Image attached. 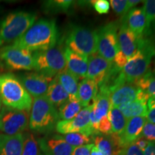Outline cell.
<instances>
[{
  "instance_id": "obj_48",
  "label": "cell",
  "mask_w": 155,
  "mask_h": 155,
  "mask_svg": "<svg viewBox=\"0 0 155 155\" xmlns=\"http://www.w3.org/2000/svg\"><path fill=\"white\" fill-rule=\"evenodd\" d=\"M1 108H2V101L0 99V110H1Z\"/></svg>"
},
{
  "instance_id": "obj_50",
  "label": "cell",
  "mask_w": 155,
  "mask_h": 155,
  "mask_svg": "<svg viewBox=\"0 0 155 155\" xmlns=\"http://www.w3.org/2000/svg\"><path fill=\"white\" fill-rule=\"evenodd\" d=\"M41 155H43V154H41Z\"/></svg>"
},
{
  "instance_id": "obj_11",
  "label": "cell",
  "mask_w": 155,
  "mask_h": 155,
  "mask_svg": "<svg viewBox=\"0 0 155 155\" xmlns=\"http://www.w3.org/2000/svg\"><path fill=\"white\" fill-rule=\"evenodd\" d=\"M92 107V105L84 107L72 119L58 121L55 126L56 131L62 135L75 132L82 133L88 137L96 134L91 126L90 121V114Z\"/></svg>"
},
{
  "instance_id": "obj_38",
  "label": "cell",
  "mask_w": 155,
  "mask_h": 155,
  "mask_svg": "<svg viewBox=\"0 0 155 155\" xmlns=\"http://www.w3.org/2000/svg\"><path fill=\"white\" fill-rule=\"evenodd\" d=\"M94 9L99 14H106L110 9L109 2L107 0H96L91 1Z\"/></svg>"
},
{
  "instance_id": "obj_23",
  "label": "cell",
  "mask_w": 155,
  "mask_h": 155,
  "mask_svg": "<svg viewBox=\"0 0 155 155\" xmlns=\"http://www.w3.org/2000/svg\"><path fill=\"white\" fill-rule=\"evenodd\" d=\"M98 92V86L94 81L84 78L78 84V98L82 106H89L91 101L94 100Z\"/></svg>"
},
{
  "instance_id": "obj_26",
  "label": "cell",
  "mask_w": 155,
  "mask_h": 155,
  "mask_svg": "<svg viewBox=\"0 0 155 155\" xmlns=\"http://www.w3.org/2000/svg\"><path fill=\"white\" fill-rule=\"evenodd\" d=\"M23 141V134L8 136L0 150V155H22Z\"/></svg>"
},
{
  "instance_id": "obj_46",
  "label": "cell",
  "mask_w": 155,
  "mask_h": 155,
  "mask_svg": "<svg viewBox=\"0 0 155 155\" xmlns=\"http://www.w3.org/2000/svg\"><path fill=\"white\" fill-rule=\"evenodd\" d=\"M7 137H8V136L5 134H0V150L2 148L3 145L5 144Z\"/></svg>"
},
{
  "instance_id": "obj_44",
  "label": "cell",
  "mask_w": 155,
  "mask_h": 155,
  "mask_svg": "<svg viewBox=\"0 0 155 155\" xmlns=\"http://www.w3.org/2000/svg\"><path fill=\"white\" fill-rule=\"evenodd\" d=\"M140 2H141V1H139V0H128L127 11L129 12L131 10V9H132L134 6L138 5Z\"/></svg>"
},
{
  "instance_id": "obj_20",
  "label": "cell",
  "mask_w": 155,
  "mask_h": 155,
  "mask_svg": "<svg viewBox=\"0 0 155 155\" xmlns=\"http://www.w3.org/2000/svg\"><path fill=\"white\" fill-rule=\"evenodd\" d=\"M64 54L66 62V69L78 78H86L88 58L74 53L67 48L64 50Z\"/></svg>"
},
{
  "instance_id": "obj_37",
  "label": "cell",
  "mask_w": 155,
  "mask_h": 155,
  "mask_svg": "<svg viewBox=\"0 0 155 155\" xmlns=\"http://www.w3.org/2000/svg\"><path fill=\"white\" fill-rule=\"evenodd\" d=\"M98 132L103 134H112L111 124L108 120L107 116L101 119L98 127Z\"/></svg>"
},
{
  "instance_id": "obj_27",
  "label": "cell",
  "mask_w": 155,
  "mask_h": 155,
  "mask_svg": "<svg viewBox=\"0 0 155 155\" xmlns=\"http://www.w3.org/2000/svg\"><path fill=\"white\" fill-rule=\"evenodd\" d=\"M107 117L111 124L112 133L117 135L121 134L127 125L128 119L120 111L118 107L111 105L108 111Z\"/></svg>"
},
{
  "instance_id": "obj_30",
  "label": "cell",
  "mask_w": 155,
  "mask_h": 155,
  "mask_svg": "<svg viewBox=\"0 0 155 155\" xmlns=\"http://www.w3.org/2000/svg\"><path fill=\"white\" fill-rule=\"evenodd\" d=\"M23 147L22 155H41L42 152L39 145L38 139L33 134H23Z\"/></svg>"
},
{
  "instance_id": "obj_41",
  "label": "cell",
  "mask_w": 155,
  "mask_h": 155,
  "mask_svg": "<svg viewBox=\"0 0 155 155\" xmlns=\"http://www.w3.org/2000/svg\"><path fill=\"white\" fill-rule=\"evenodd\" d=\"M124 155H144V152L134 142L126 148Z\"/></svg>"
},
{
  "instance_id": "obj_39",
  "label": "cell",
  "mask_w": 155,
  "mask_h": 155,
  "mask_svg": "<svg viewBox=\"0 0 155 155\" xmlns=\"http://www.w3.org/2000/svg\"><path fill=\"white\" fill-rule=\"evenodd\" d=\"M128 60L129 59L121 53V51L119 50V51L118 52V53L116 54V55L115 56V58H114L113 61L114 66L116 67V68L121 70L124 67L126 63H127Z\"/></svg>"
},
{
  "instance_id": "obj_16",
  "label": "cell",
  "mask_w": 155,
  "mask_h": 155,
  "mask_svg": "<svg viewBox=\"0 0 155 155\" xmlns=\"http://www.w3.org/2000/svg\"><path fill=\"white\" fill-rule=\"evenodd\" d=\"M139 38L131 31L126 21V17L122 19V23L118 32V42L120 51L129 59L134 55L139 46Z\"/></svg>"
},
{
  "instance_id": "obj_32",
  "label": "cell",
  "mask_w": 155,
  "mask_h": 155,
  "mask_svg": "<svg viewBox=\"0 0 155 155\" xmlns=\"http://www.w3.org/2000/svg\"><path fill=\"white\" fill-rule=\"evenodd\" d=\"M61 137L66 141L68 144L73 147L88 144L91 141V139L88 136L83 134L82 133H70L67 134L61 135Z\"/></svg>"
},
{
  "instance_id": "obj_3",
  "label": "cell",
  "mask_w": 155,
  "mask_h": 155,
  "mask_svg": "<svg viewBox=\"0 0 155 155\" xmlns=\"http://www.w3.org/2000/svg\"><path fill=\"white\" fill-rule=\"evenodd\" d=\"M0 99L6 107L30 111L32 98L20 81L12 73L0 74Z\"/></svg>"
},
{
  "instance_id": "obj_35",
  "label": "cell",
  "mask_w": 155,
  "mask_h": 155,
  "mask_svg": "<svg viewBox=\"0 0 155 155\" xmlns=\"http://www.w3.org/2000/svg\"><path fill=\"white\" fill-rule=\"evenodd\" d=\"M114 11L119 15H125L127 11V0H111L109 2Z\"/></svg>"
},
{
  "instance_id": "obj_40",
  "label": "cell",
  "mask_w": 155,
  "mask_h": 155,
  "mask_svg": "<svg viewBox=\"0 0 155 155\" xmlns=\"http://www.w3.org/2000/svg\"><path fill=\"white\" fill-rule=\"evenodd\" d=\"M94 144H88L83 146L73 147L72 155H91V150Z\"/></svg>"
},
{
  "instance_id": "obj_24",
  "label": "cell",
  "mask_w": 155,
  "mask_h": 155,
  "mask_svg": "<svg viewBox=\"0 0 155 155\" xmlns=\"http://www.w3.org/2000/svg\"><path fill=\"white\" fill-rule=\"evenodd\" d=\"M148 101L136 99L133 101L126 103L118 106L120 111L127 119L137 116L146 117L147 114Z\"/></svg>"
},
{
  "instance_id": "obj_13",
  "label": "cell",
  "mask_w": 155,
  "mask_h": 155,
  "mask_svg": "<svg viewBox=\"0 0 155 155\" xmlns=\"http://www.w3.org/2000/svg\"><path fill=\"white\" fill-rule=\"evenodd\" d=\"M53 78H50L38 73H26L21 76L20 82L34 98L45 96L48 87Z\"/></svg>"
},
{
  "instance_id": "obj_8",
  "label": "cell",
  "mask_w": 155,
  "mask_h": 155,
  "mask_svg": "<svg viewBox=\"0 0 155 155\" xmlns=\"http://www.w3.org/2000/svg\"><path fill=\"white\" fill-rule=\"evenodd\" d=\"M0 60L4 66L11 71H31L34 69L33 53L13 45L0 49Z\"/></svg>"
},
{
  "instance_id": "obj_42",
  "label": "cell",
  "mask_w": 155,
  "mask_h": 155,
  "mask_svg": "<svg viewBox=\"0 0 155 155\" xmlns=\"http://www.w3.org/2000/svg\"><path fill=\"white\" fill-rule=\"evenodd\" d=\"M134 143L141 151L144 152L145 149L147 148V145L149 144V141H147L146 139L143 138V137H139V139H137V140L134 141Z\"/></svg>"
},
{
  "instance_id": "obj_6",
  "label": "cell",
  "mask_w": 155,
  "mask_h": 155,
  "mask_svg": "<svg viewBox=\"0 0 155 155\" xmlns=\"http://www.w3.org/2000/svg\"><path fill=\"white\" fill-rule=\"evenodd\" d=\"M65 45L74 53L88 58L98 51V34L84 27L75 26L70 31Z\"/></svg>"
},
{
  "instance_id": "obj_34",
  "label": "cell",
  "mask_w": 155,
  "mask_h": 155,
  "mask_svg": "<svg viewBox=\"0 0 155 155\" xmlns=\"http://www.w3.org/2000/svg\"><path fill=\"white\" fill-rule=\"evenodd\" d=\"M140 137L146 139L150 142L155 143V124L147 121L143 127Z\"/></svg>"
},
{
  "instance_id": "obj_19",
  "label": "cell",
  "mask_w": 155,
  "mask_h": 155,
  "mask_svg": "<svg viewBox=\"0 0 155 155\" xmlns=\"http://www.w3.org/2000/svg\"><path fill=\"white\" fill-rule=\"evenodd\" d=\"M140 91L138 87L131 83H124L117 86L110 93L111 105L118 106L137 99Z\"/></svg>"
},
{
  "instance_id": "obj_45",
  "label": "cell",
  "mask_w": 155,
  "mask_h": 155,
  "mask_svg": "<svg viewBox=\"0 0 155 155\" xmlns=\"http://www.w3.org/2000/svg\"><path fill=\"white\" fill-rule=\"evenodd\" d=\"M91 155H104L103 153L95 146L94 144L93 145L91 150Z\"/></svg>"
},
{
  "instance_id": "obj_5",
  "label": "cell",
  "mask_w": 155,
  "mask_h": 155,
  "mask_svg": "<svg viewBox=\"0 0 155 155\" xmlns=\"http://www.w3.org/2000/svg\"><path fill=\"white\" fill-rule=\"evenodd\" d=\"M35 13L15 12L5 17L0 25V46L20 38L35 22Z\"/></svg>"
},
{
  "instance_id": "obj_31",
  "label": "cell",
  "mask_w": 155,
  "mask_h": 155,
  "mask_svg": "<svg viewBox=\"0 0 155 155\" xmlns=\"http://www.w3.org/2000/svg\"><path fill=\"white\" fill-rule=\"evenodd\" d=\"M74 2L71 0H50L43 3V8L48 12H67L71 8Z\"/></svg>"
},
{
  "instance_id": "obj_7",
  "label": "cell",
  "mask_w": 155,
  "mask_h": 155,
  "mask_svg": "<svg viewBox=\"0 0 155 155\" xmlns=\"http://www.w3.org/2000/svg\"><path fill=\"white\" fill-rule=\"evenodd\" d=\"M34 70L46 76L53 78L66 68L64 50L60 48H53L33 53Z\"/></svg>"
},
{
  "instance_id": "obj_10",
  "label": "cell",
  "mask_w": 155,
  "mask_h": 155,
  "mask_svg": "<svg viewBox=\"0 0 155 155\" xmlns=\"http://www.w3.org/2000/svg\"><path fill=\"white\" fill-rule=\"evenodd\" d=\"M117 29V24L111 22L101 28L97 32L98 55L112 63L120 50Z\"/></svg>"
},
{
  "instance_id": "obj_36",
  "label": "cell",
  "mask_w": 155,
  "mask_h": 155,
  "mask_svg": "<svg viewBox=\"0 0 155 155\" xmlns=\"http://www.w3.org/2000/svg\"><path fill=\"white\" fill-rule=\"evenodd\" d=\"M147 121L155 124V98L150 97L147 101V114L146 116Z\"/></svg>"
},
{
  "instance_id": "obj_33",
  "label": "cell",
  "mask_w": 155,
  "mask_h": 155,
  "mask_svg": "<svg viewBox=\"0 0 155 155\" xmlns=\"http://www.w3.org/2000/svg\"><path fill=\"white\" fill-rule=\"evenodd\" d=\"M143 2H144L143 7L146 15L147 20L146 29L144 33V35L152 23L155 22V0H147V1H143Z\"/></svg>"
},
{
  "instance_id": "obj_1",
  "label": "cell",
  "mask_w": 155,
  "mask_h": 155,
  "mask_svg": "<svg viewBox=\"0 0 155 155\" xmlns=\"http://www.w3.org/2000/svg\"><path fill=\"white\" fill-rule=\"evenodd\" d=\"M58 38L55 21L40 19L23 35L13 42V45L35 53L55 47Z\"/></svg>"
},
{
  "instance_id": "obj_4",
  "label": "cell",
  "mask_w": 155,
  "mask_h": 155,
  "mask_svg": "<svg viewBox=\"0 0 155 155\" xmlns=\"http://www.w3.org/2000/svg\"><path fill=\"white\" fill-rule=\"evenodd\" d=\"M57 108L46 96L34 98L30 109L29 127L32 131L38 133L51 131L59 120Z\"/></svg>"
},
{
  "instance_id": "obj_29",
  "label": "cell",
  "mask_w": 155,
  "mask_h": 155,
  "mask_svg": "<svg viewBox=\"0 0 155 155\" xmlns=\"http://www.w3.org/2000/svg\"><path fill=\"white\" fill-rule=\"evenodd\" d=\"M134 84L150 97L155 98V75L150 70L146 74L134 81Z\"/></svg>"
},
{
  "instance_id": "obj_14",
  "label": "cell",
  "mask_w": 155,
  "mask_h": 155,
  "mask_svg": "<svg viewBox=\"0 0 155 155\" xmlns=\"http://www.w3.org/2000/svg\"><path fill=\"white\" fill-rule=\"evenodd\" d=\"M92 106L93 107L90 114L91 126L95 134H98L99 133L98 131L99 121L104 116H107L108 111L111 106L109 93L104 89L99 88V91L94 98Z\"/></svg>"
},
{
  "instance_id": "obj_47",
  "label": "cell",
  "mask_w": 155,
  "mask_h": 155,
  "mask_svg": "<svg viewBox=\"0 0 155 155\" xmlns=\"http://www.w3.org/2000/svg\"><path fill=\"white\" fill-rule=\"evenodd\" d=\"M3 70H4V65L2 63L1 60H0V73H1L2 71H3Z\"/></svg>"
},
{
  "instance_id": "obj_21",
  "label": "cell",
  "mask_w": 155,
  "mask_h": 155,
  "mask_svg": "<svg viewBox=\"0 0 155 155\" xmlns=\"http://www.w3.org/2000/svg\"><path fill=\"white\" fill-rule=\"evenodd\" d=\"M127 24L131 31L138 38L143 37L146 29L147 20L144 7L133 8L126 17Z\"/></svg>"
},
{
  "instance_id": "obj_2",
  "label": "cell",
  "mask_w": 155,
  "mask_h": 155,
  "mask_svg": "<svg viewBox=\"0 0 155 155\" xmlns=\"http://www.w3.org/2000/svg\"><path fill=\"white\" fill-rule=\"evenodd\" d=\"M155 56V45L150 38L141 37L137 52L128 60L121 69V75L125 82L134 83L149 71L150 63Z\"/></svg>"
},
{
  "instance_id": "obj_49",
  "label": "cell",
  "mask_w": 155,
  "mask_h": 155,
  "mask_svg": "<svg viewBox=\"0 0 155 155\" xmlns=\"http://www.w3.org/2000/svg\"><path fill=\"white\" fill-rule=\"evenodd\" d=\"M154 74L155 75V66H154Z\"/></svg>"
},
{
  "instance_id": "obj_25",
  "label": "cell",
  "mask_w": 155,
  "mask_h": 155,
  "mask_svg": "<svg viewBox=\"0 0 155 155\" xmlns=\"http://www.w3.org/2000/svg\"><path fill=\"white\" fill-rule=\"evenodd\" d=\"M62 86L69 96V99H78V78L65 68L56 75Z\"/></svg>"
},
{
  "instance_id": "obj_17",
  "label": "cell",
  "mask_w": 155,
  "mask_h": 155,
  "mask_svg": "<svg viewBox=\"0 0 155 155\" xmlns=\"http://www.w3.org/2000/svg\"><path fill=\"white\" fill-rule=\"evenodd\" d=\"M147 122L146 117L137 116L127 120V125L119 136V143L122 148L126 149L140 137L143 127Z\"/></svg>"
},
{
  "instance_id": "obj_12",
  "label": "cell",
  "mask_w": 155,
  "mask_h": 155,
  "mask_svg": "<svg viewBox=\"0 0 155 155\" xmlns=\"http://www.w3.org/2000/svg\"><path fill=\"white\" fill-rule=\"evenodd\" d=\"M113 67L112 62L108 61L99 55L94 54L89 56L86 78L94 81L100 86L111 73Z\"/></svg>"
},
{
  "instance_id": "obj_15",
  "label": "cell",
  "mask_w": 155,
  "mask_h": 155,
  "mask_svg": "<svg viewBox=\"0 0 155 155\" xmlns=\"http://www.w3.org/2000/svg\"><path fill=\"white\" fill-rule=\"evenodd\" d=\"M38 142L43 155H72L73 147L68 144L61 135L38 139Z\"/></svg>"
},
{
  "instance_id": "obj_28",
  "label": "cell",
  "mask_w": 155,
  "mask_h": 155,
  "mask_svg": "<svg viewBox=\"0 0 155 155\" xmlns=\"http://www.w3.org/2000/svg\"><path fill=\"white\" fill-rule=\"evenodd\" d=\"M78 99H68L58 108L59 118L62 120H71L75 117L83 109Z\"/></svg>"
},
{
  "instance_id": "obj_43",
  "label": "cell",
  "mask_w": 155,
  "mask_h": 155,
  "mask_svg": "<svg viewBox=\"0 0 155 155\" xmlns=\"http://www.w3.org/2000/svg\"><path fill=\"white\" fill-rule=\"evenodd\" d=\"M143 152L144 155H155V143L149 141L147 148Z\"/></svg>"
},
{
  "instance_id": "obj_9",
  "label": "cell",
  "mask_w": 155,
  "mask_h": 155,
  "mask_svg": "<svg viewBox=\"0 0 155 155\" xmlns=\"http://www.w3.org/2000/svg\"><path fill=\"white\" fill-rule=\"evenodd\" d=\"M30 113L4 106L0 111V130L7 136L22 134L29 126Z\"/></svg>"
},
{
  "instance_id": "obj_22",
  "label": "cell",
  "mask_w": 155,
  "mask_h": 155,
  "mask_svg": "<svg viewBox=\"0 0 155 155\" xmlns=\"http://www.w3.org/2000/svg\"><path fill=\"white\" fill-rule=\"evenodd\" d=\"M45 96L56 108H59L69 99L68 94L56 76L50 82Z\"/></svg>"
},
{
  "instance_id": "obj_18",
  "label": "cell",
  "mask_w": 155,
  "mask_h": 155,
  "mask_svg": "<svg viewBox=\"0 0 155 155\" xmlns=\"http://www.w3.org/2000/svg\"><path fill=\"white\" fill-rule=\"evenodd\" d=\"M94 145L104 155H124L126 149L122 148L119 143V136L112 133L103 134L98 133L93 135Z\"/></svg>"
}]
</instances>
